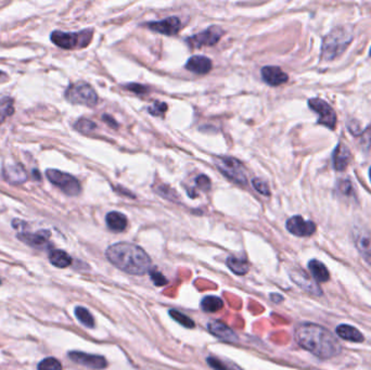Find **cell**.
<instances>
[{
  "label": "cell",
  "instance_id": "cell-19",
  "mask_svg": "<svg viewBox=\"0 0 371 370\" xmlns=\"http://www.w3.org/2000/svg\"><path fill=\"white\" fill-rule=\"evenodd\" d=\"M108 228L114 232H122L127 227V217L120 212H110L106 217Z\"/></svg>",
  "mask_w": 371,
  "mask_h": 370
},
{
  "label": "cell",
  "instance_id": "cell-37",
  "mask_svg": "<svg viewBox=\"0 0 371 370\" xmlns=\"http://www.w3.org/2000/svg\"><path fill=\"white\" fill-rule=\"evenodd\" d=\"M102 120L104 121V122H106L107 123V124L109 125V126H111L112 128H114V129H116V128H119V124H118V123H116V121L115 120H114L111 115H108V114H106V115H103L102 116Z\"/></svg>",
  "mask_w": 371,
  "mask_h": 370
},
{
  "label": "cell",
  "instance_id": "cell-14",
  "mask_svg": "<svg viewBox=\"0 0 371 370\" xmlns=\"http://www.w3.org/2000/svg\"><path fill=\"white\" fill-rule=\"evenodd\" d=\"M261 74L264 82L274 87L280 86L289 80L287 73H284L278 66H264Z\"/></svg>",
  "mask_w": 371,
  "mask_h": 370
},
{
  "label": "cell",
  "instance_id": "cell-31",
  "mask_svg": "<svg viewBox=\"0 0 371 370\" xmlns=\"http://www.w3.org/2000/svg\"><path fill=\"white\" fill-rule=\"evenodd\" d=\"M252 186H253V188L255 189V190L258 192H260L261 194H264V196H269L270 194L268 184L266 182H264V180L261 179V178H254L252 180Z\"/></svg>",
  "mask_w": 371,
  "mask_h": 370
},
{
  "label": "cell",
  "instance_id": "cell-28",
  "mask_svg": "<svg viewBox=\"0 0 371 370\" xmlns=\"http://www.w3.org/2000/svg\"><path fill=\"white\" fill-rule=\"evenodd\" d=\"M169 315L175 321H177L178 324H180V325L188 328V329H192L196 326L194 321L191 318H189L188 316L183 314V313H180V311H178L176 309H170L169 310Z\"/></svg>",
  "mask_w": 371,
  "mask_h": 370
},
{
  "label": "cell",
  "instance_id": "cell-42",
  "mask_svg": "<svg viewBox=\"0 0 371 370\" xmlns=\"http://www.w3.org/2000/svg\"><path fill=\"white\" fill-rule=\"evenodd\" d=\"M0 74H2V72H0Z\"/></svg>",
  "mask_w": 371,
  "mask_h": 370
},
{
  "label": "cell",
  "instance_id": "cell-8",
  "mask_svg": "<svg viewBox=\"0 0 371 370\" xmlns=\"http://www.w3.org/2000/svg\"><path fill=\"white\" fill-rule=\"evenodd\" d=\"M223 35V28L218 25H213L201 33L188 37L186 42L190 47H192V48H201V47L216 45L220 42Z\"/></svg>",
  "mask_w": 371,
  "mask_h": 370
},
{
  "label": "cell",
  "instance_id": "cell-38",
  "mask_svg": "<svg viewBox=\"0 0 371 370\" xmlns=\"http://www.w3.org/2000/svg\"><path fill=\"white\" fill-rule=\"evenodd\" d=\"M340 189L343 193L348 194L352 191V185H350L349 182H343L340 185Z\"/></svg>",
  "mask_w": 371,
  "mask_h": 370
},
{
  "label": "cell",
  "instance_id": "cell-36",
  "mask_svg": "<svg viewBox=\"0 0 371 370\" xmlns=\"http://www.w3.org/2000/svg\"><path fill=\"white\" fill-rule=\"evenodd\" d=\"M125 88L132 92H136L138 94H144L149 91V89L146 86H142V85H140V84H128V85H126Z\"/></svg>",
  "mask_w": 371,
  "mask_h": 370
},
{
  "label": "cell",
  "instance_id": "cell-7",
  "mask_svg": "<svg viewBox=\"0 0 371 370\" xmlns=\"http://www.w3.org/2000/svg\"><path fill=\"white\" fill-rule=\"evenodd\" d=\"M46 176L52 185L60 188L65 194L70 197L79 196L82 191V187L79 180L68 173H63L61 170L51 168L47 169Z\"/></svg>",
  "mask_w": 371,
  "mask_h": 370
},
{
  "label": "cell",
  "instance_id": "cell-35",
  "mask_svg": "<svg viewBox=\"0 0 371 370\" xmlns=\"http://www.w3.org/2000/svg\"><path fill=\"white\" fill-rule=\"evenodd\" d=\"M149 272H150V277L152 281L154 282L155 286H165L167 283V279L161 272L157 270H150Z\"/></svg>",
  "mask_w": 371,
  "mask_h": 370
},
{
  "label": "cell",
  "instance_id": "cell-27",
  "mask_svg": "<svg viewBox=\"0 0 371 370\" xmlns=\"http://www.w3.org/2000/svg\"><path fill=\"white\" fill-rule=\"evenodd\" d=\"M14 107H13V99L10 97H5L0 99V124L4 123V121L13 114Z\"/></svg>",
  "mask_w": 371,
  "mask_h": 370
},
{
  "label": "cell",
  "instance_id": "cell-4",
  "mask_svg": "<svg viewBox=\"0 0 371 370\" xmlns=\"http://www.w3.org/2000/svg\"><path fill=\"white\" fill-rule=\"evenodd\" d=\"M93 35V30L87 28L81 32L75 33H64L60 31H54L51 34V41L52 43L60 47L62 49L72 50V49H82L87 47Z\"/></svg>",
  "mask_w": 371,
  "mask_h": 370
},
{
  "label": "cell",
  "instance_id": "cell-40",
  "mask_svg": "<svg viewBox=\"0 0 371 370\" xmlns=\"http://www.w3.org/2000/svg\"><path fill=\"white\" fill-rule=\"evenodd\" d=\"M369 176H370V180H371V167H370V169H369Z\"/></svg>",
  "mask_w": 371,
  "mask_h": 370
},
{
  "label": "cell",
  "instance_id": "cell-2",
  "mask_svg": "<svg viewBox=\"0 0 371 370\" xmlns=\"http://www.w3.org/2000/svg\"><path fill=\"white\" fill-rule=\"evenodd\" d=\"M107 259L114 266L129 275H145L151 269V259L140 246L119 242L110 245L106 251Z\"/></svg>",
  "mask_w": 371,
  "mask_h": 370
},
{
  "label": "cell",
  "instance_id": "cell-24",
  "mask_svg": "<svg viewBox=\"0 0 371 370\" xmlns=\"http://www.w3.org/2000/svg\"><path fill=\"white\" fill-rule=\"evenodd\" d=\"M227 266L232 272L236 275H240V276L249 271V264H247V262L242 259L233 258V256H229L227 259Z\"/></svg>",
  "mask_w": 371,
  "mask_h": 370
},
{
  "label": "cell",
  "instance_id": "cell-39",
  "mask_svg": "<svg viewBox=\"0 0 371 370\" xmlns=\"http://www.w3.org/2000/svg\"><path fill=\"white\" fill-rule=\"evenodd\" d=\"M270 298H271V301H274L275 303H280L283 300V298L280 296V294H271Z\"/></svg>",
  "mask_w": 371,
  "mask_h": 370
},
{
  "label": "cell",
  "instance_id": "cell-16",
  "mask_svg": "<svg viewBox=\"0 0 371 370\" xmlns=\"http://www.w3.org/2000/svg\"><path fill=\"white\" fill-rule=\"evenodd\" d=\"M291 278L304 291L311 293V294H314V296H321L322 294V291L319 288L318 284L314 282L304 271L297 270V271L292 272Z\"/></svg>",
  "mask_w": 371,
  "mask_h": 370
},
{
  "label": "cell",
  "instance_id": "cell-11",
  "mask_svg": "<svg viewBox=\"0 0 371 370\" xmlns=\"http://www.w3.org/2000/svg\"><path fill=\"white\" fill-rule=\"evenodd\" d=\"M69 357L74 363H77L80 365L86 366L92 369H104L108 366L107 359L100 355H92L84 352H77V350H73V352L69 353Z\"/></svg>",
  "mask_w": 371,
  "mask_h": 370
},
{
  "label": "cell",
  "instance_id": "cell-6",
  "mask_svg": "<svg viewBox=\"0 0 371 370\" xmlns=\"http://www.w3.org/2000/svg\"><path fill=\"white\" fill-rule=\"evenodd\" d=\"M215 164L224 176L239 185H246L247 178L245 168L239 160L230 157H218L215 159Z\"/></svg>",
  "mask_w": 371,
  "mask_h": 370
},
{
  "label": "cell",
  "instance_id": "cell-15",
  "mask_svg": "<svg viewBox=\"0 0 371 370\" xmlns=\"http://www.w3.org/2000/svg\"><path fill=\"white\" fill-rule=\"evenodd\" d=\"M3 176L8 183L18 185L26 182L27 174L24 167L20 164H8L4 166Z\"/></svg>",
  "mask_w": 371,
  "mask_h": 370
},
{
  "label": "cell",
  "instance_id": "cell-30",
  "mask_svg": "<svg viewBox=\"0 0 371 370\" xmlns=\"http://www.w3.org/2000/svg\"><path fill=\"white\" fill-rule=\"evenodd\" d=\"M96 127H97V125L94 124L93 122L86 120V119H81L75 124V128L79 131L83 132V134H88V132L92 131Z\"/></svg>",
  "mask_w": 371,
  "mask_h": 370
},
{
  "label": "cell",
  "instance_id": "cell-21",
  "mask_svg": "<svg viewBox=\"0 0 371 370\" xmlns=\"http://www.w3.org/2000/svg\"><path fill=\"white\" fill-rule=\"evenodd\" d=\"M337 335L343 340L350 341V342L355 343H361L365 340L363 334L355 328L349 325H340L337 328Z\"/></svg>",
  "mask_w": 371,
  "mask_h": 370
},
{
  "label": "cell",
  "instance_id": "cell-13",
  "mask_svg": "<svg viewBox=\"0 0 371 370\" xmlns=\"http://www.w3.org/2000/svg\"><path fill=\"white\" fill-rule=\"evenodd\" d=\"M207 329L213 336H215L218 339H221L222 341H225V342L236 343L238 341V337L233 332V330L222 321H218V320L210 321L207 325Z\"/></svg>",
  "mask_w": 371,
  "mask_h": 370
},
{
  "label": "cell",
  "instance_id": "cell-34",
  "mask_svg": "<svg viewBox=\"0 0 371 370\" xmlns=\"http://www.w3.org/2000/svg\"><path fill=\"white\" fill-rule=\"evenodd\" d=\"M196 184L199 188L204 191H208L211 189V180L206 175H200L196 178Z\"/></svg>",
  "mask_w": 371,
  "mask_h": 370
},
{
  "label": "cell",
  "instance_id": "cell-17",
  "mask_svg": "<svg viewBox=\"0 0 371 370\" xmlns=\"http://www.w3.org/2000/svg\"><path fill=\"white\" fill-rule=\"evenodd\" d=\"M212 61L207 56L193 55L187 61L185 68L196 74H206L212 70Z\"/></svg>",
  "mask_w": 371,
  "mask_h": 370
},
{
  "label": "cell",
  "instance_id": "cell-25",
  "mask_svg": "<svg viewBox=\"0 0 371 370\" xmlns=\"http://www.w3.org/2000/svg\"><path fill=\"white\" fill-rule=\"evenodd\" d=\"M201 307L206 313H215L224 307V302L221 298L215 296L205 297L201 302Z\"/></svg>",
  "mask_w": 371,
  "mask_h": 370
},
{
  "label": "cell",
  "instance_id": "cell-20",
  "mask_svg": "<svg viewBox=\"0 0 371 370\" xmlns=\"http://www.w3.org/2000/svg\"><path fill=\"white\" fill-rule=\"evenodd\" d=\"M334 165L337 170H344L347 167V164L350 160V152L348 148L340 142L337 146L335 152H334Z\"/></svg>",
  "mask_w": 371,
  "mask_h": 370
},
{
  "label": "cell",
  "instance_id": "cell-26",
  "mask_svg": "<svg viewBox=\"0 0 371 370\" xmlns=\"http://www.w3.org/2000/svg\"><path fill=\"white\" fill-rule=\"evenodd\" d=\"M75 316L85 327H87V328L94 327V319L87 308L77 306L75 308Z\"/></svg>",
  "mask_w": 371,
  "mask_h": 370
},
{
  "label": "cell",
  "instance_id": "cell-1",
  "mask_svg": "<svg viewBox=\"0 0 371 370\" xmlns=\"http://www.w3.org/2000/svg\"><path fill=\"white\" fill-rule=\"evenodd\" d=\"M294 339L304 349L320 359H329L338 356L342 345L338 338L317 324L303 322L294 330Z\"/></svg>",
  "mask_w": 371,
  "mask_h": 370
},
{
  "label": "cell",
  "instance_id": "cell-32",
  "mask_svg": "<svg viewBox=\"0 0 371 370\" xmlns=\"http://www.w3.org/2000/svg\"><path fill=\"white\" fill-rule=\"evenodd\" d=\"M148 111H149L150 114L154 115V116L162 115V114H164V113L167 111V104L164 103V102L155 101L153 106L150 107V108L148 109Z\"/></svg>",
  "mask_w": 371,
  "mask_h": 370
},
{
  "label": "cell",
  "instance_id": "cell-41",
  "mask_svg": "<svg viewBox=\"0 0 371 370\" xmlns=\"http://www.w3.org/2000/svg\"><path fill=\"white\" fill-rule=\"evenodd\" d=\"M370 55H371V49H370Z\"/></svg>",
  "mask_w": 371,
  "mask_h": 370
},
{
  "label": "cell",
  "instance_id": "cell-29",
  "mask_svg": "<svg viewBox=\"0 0 371 370\" xmlns=\"http://www.w3.org/2000/svg\"><path fill=\"white\" fill-rule=\"evenodd\" d=\"M38 370H62V365L54 357H47L38 364Z\"/></svg>",
  "mask_w": 371,
  "mask_h": 370
},
{
  "label": "cell",
  "instance_id": "cell-9",
  "mask_svg": "<svg viewBox=\"0 0 371 370\" xmlns=\"http://www.w3.org/2000/svg\"><path fill=\"white\" fill-rule=\"evenodd\" d=\"M309 108L319 115L318 124H321L334 130L337 126V114L335 110L322 99L313 98L308 100Z\"/></svg>",
  "mask_w": 371,
  "mask_h": 370
},
{
  "label": "cell",
  "instance_id": "cell-12",
  "mask_svg": "<svg viewBox=\"0 0 371 370\" xmlns=\"http://www.w3.org/2000/svg\"><path fill=\"white\" fill-rule=\"evenodd\" d=\"M147 26L151 31H154L157 33L164 34L166 36H174L180 31L182 22H180L179 17L177 16H169L162 21L149 22L147 23Z\"/></svg>",
  "mask_w": 371,
  "mask_h": 370
},
{
  "label": "cell",
  "instance_id": "cell-5",
  "mask_svg": "<svg viewBox=\"0 0 371 370\" xmlns=\"http://www.w3.org/2000/svg\"><path fill=\"white\" fill-rule=\"evenodd\" d=\"M65 99L73 104H83L87 107H94L98 103L97 92L89 84L84 82L70 85L65 90Z\"/></svg>",
  "mask_w": 371,
  "mask_h": 370
},
{
  "label": "cell",
  "instance_id": "cell-33",
  "mask_svg": "<svg viewBox=\"0 0 371 370\" xmlns=\"http://www.w3.org/2000/svg\"><path fill=\"white\" fill-rule=\"evenodd\" d=\"M207 364L210 365L214 370H229V364H226L224 362H222L221 359H218L216 357L210 356L207 357Z\"/></svg>",
  "mask_w": 371,
  "mask_h": 370
},
{
  "label": "cell",
  "instance_id": "cell-3",
  "mask_svg": "<svg viewBox=\"0 0 371 370\" xmlns=\"http://www.w3.org/2000/svg\"><path fill=\"white\" fill-rule=\"evenodd\" d=\"M353 41V32L349 27L339 26L332 30L323 41L322 56L326 60H334L343 53Z\"/></svg>",
  "mask_w": 371,
  "mask_h": 370
},
{
  "label": "cell",
  "instance_id": "cell-23",
  "mask_svg": "<svg viewBox=\"0 0 371 370\" xmlns=\"http://www.w3.org/2000/svg\"><path fill=\"white\" fill-rule=\"evenodd\" d=\"M49 261L53 266L58 268L69 267L72 264L71 256L62 250H53L49 254Z\"/></svg>",
  "mask_w": 371,
  "mask_h": 370
},
{
  "label": "cell",
  "instance_id": "cell-22",
  "mask_svg": "<svg viewBox=\"0 0 371 370\" xmlns=\"http://www.w3.org/2000/svg\"><path fill=\"white\" fill-rule=\"evenodd\" d=\"M308 268H309L310 274L313 275V277L315 278L318 282H327L330 279L329 270L327 269L325 265H323V263H321L320 261L311 260L308 263Z\"/></svg>",
  "mask_w": 371,
  "mask_h": 370
},
{
  "label": "cell",
  "instance_id": "cell-18",
  "mask_svg": "<svg viewBox=\"0 0 371 370\" xmlns=\"http://www.w3.org/2000/svg\"><path fill=\"white\" fill-rule=\"evenodd\" d=\"M50 237V232L41 230L36 233L22 232L17 235V238L31 246H44Z\"/></svg>",
  "mask_w": 371,
  "mask_h": 370
},
{
  "label": "cell",
  "instance_id": "cell-10",
  "mask_svg": "<svg viewBox=\"0 0 371 370\" xmlns=\"http://www.w3.org/2000/svg\"><path fill=\"white\" fill-rule=\"evenodd\" d=\"M285 227H287L289 232L297 237H309L316 231L315 223L311 221H305L300 215L289 218Z\"/></svg>",
  "mask_w": 371,
  "mask_h": 370
}]
</instances>
